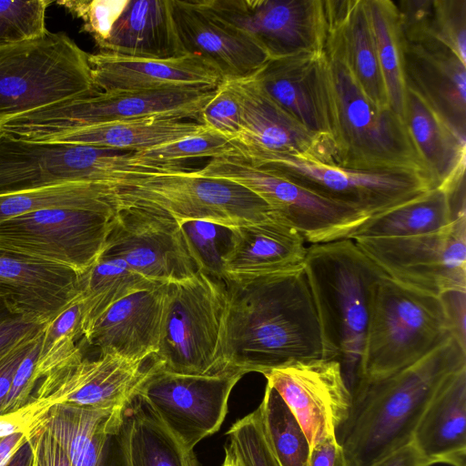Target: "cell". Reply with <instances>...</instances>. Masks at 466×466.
<instances>
[{"instance_id": "1", "label": "cell", "mask_w": 466, "mask_h": 466, "mask_svg": "<svg viewBox=\"0 0 466 466\" xmlns=\"http://www.w3.org/2000/svg\"><path fill=\"white\" fill-rule=\"evenodd\" d=\"M226 284L232 368L263 375L292 361L321 359L320 330L303 268Z\"/></svg>"}, {"instance_id": "2", "label": "cell", "mask_w": 466, "mask_h": 466, "mask_svg": "<svg viewBox=\"0 0 466 466\" xmlns=\"http://www.w3.org/2000/svg\"><path fill=\"white\" fill-rule=\"evenodd\" d=\"M466 367V349L451 338L412 365L367 381L335 432L349 466H370L412 442L415 430L444 381Z\"/></svg>"}, {"instance_id": "3", "label": "cell", "mask_w": 466, "mask_h": 466, "mask_svg": "<svg viewBox=\"0 0 466 466\" xmlns=\"http://www.w3.org/2000/svg\"><path fill=\"white\" fill-rule=\"evenodd\" d=\"M303 268L318 317L321 359L340 364L353 398L364 384L362 353L374 290L386 274L350 238L309 245Z\"/></svg>"}, {"instance_id": "21", "label": "cell", "mask_w": 466, "mask_h": 466, "mask_svg": "<svg viewBox=\"0 0 466 466\" xmlns=\"http://www.w3.org/2000/svg\"><path fill=\"white\" fill-rule=\"evenodd\" d=\"M144 362L112 352L96 360L79 357L39 380L36 398L95 410L126 408L146 375Z\"/></svg>"}, {"instance_id": "27", "label": "cell", "mask_w": 466, "mask_h": 466, "mask_svg": "<svg viewBox=\"0 0 466 466\" xmlns=\"http://www.w3.org/2000/svg\"><path fill=\"white\" fill-rule=\"evenodd\" d=\"M125 409L57 403L42 425L64 449L72 466H128L121 434Z\"/></svg>"}, {"instance_id": "29", "label": "cell", "mask_w": 466, "mask_h": 466, "mask_svg": "<svg viewBox=\"0 0 466 466\" xmlns=\"http://www.w3.org/2000/svg\"><path fill=\"white\" fill-rule=\"evenodd\" d=\"M325 7L326 41L338 47L365 95L380 108H390L366 0H325Z\"/></svg>"}, {"instance_id": "17", "label": "cell", "mask_w": 466, "mask_h": 466, "mask_svg": "<svg viewBox=\"0 0 466 466\" xmlns=\"http://www.w3.org/2000/svg\"><path fill=\"white\" fill-rule=\"evenodd\" d=\"M225 21L278 59L325 51V0H204Z\"/></svg>"}, {"instance_id": "49", "label": "cell", "mask_w": 466, "mask_h": 466, "mask_svg": "<svg viewBox=\"0 0 466 466\" xmlns=\"http://www.w3.org/2000/svg\"><path fill=\"white\" fill-rule=\"evenodd\" d=\"M54 404L46 398L34 396L23 407L9 412L0 413V438L23 432L30 436L39 427Z\"/></svg>"}, {"instance_id": "54", "label": "cell", "mask_w": 466, "mask_h": 466, "mask_svg": "<svg viewBox=\"0 0 466 466\" xmlns=\"http://www.w3.org/2000/svg\"><path fill=\"white\" fill-rule=\"evenodd\" d=\"M307 466H349L335 434L310 449Z\"/></svg>"}, {"instance_id": "38", "label": "cell", "mask_w": 466, "mask_h": 466, "mask_svg": "<svg viewBox=\"0 0 466 466\" xmlns=\"http://www.w3.org/2000/svg\"><path fill=\"white\" fill-rule=\"evenodd\" d=\"M161 285L131 269L118 258H100L79 275L82 299V337L94 321L120 299L140 290Z\"/></svg>"}, {"instance_id": "47", "label": "cell", "mask_w": 466, "mask_h": 466, "mask_svg": "<svg viewBox=\"0 0 466 466\" xmlns=\"http://www.w3.org/2000/svg\"><path fill=\"white\" fill-rule=\"evenodd\" d=\"M205 127L234 140L241 132V107L238 97L228 80L216 87L213 97L199 115Z\"/></svg>"}, {"instance_id": "19", "label": "cell", "mask_w": 466, "mask_h": 466, "mask_svg": "<svg viewBox=\"0 0 466 466\" xmlns=\"http://www.w3.org/2000/svg\"><path fill=\"white\" fill-rule=\"evenodd\" d=\"M185 55L199 57L223 80L251 76L270 57L248 33L217 15L204 0H171Z\"/></svg>"}, {"instance_id": "42", "label": "cell", "mask_w": 466, "mask_h": 466, "mask_svg": "<svg viewBox=\"0 0 466 466\" xmlns=\"http://www.w3.org/2000/svg\"><path fill=\"white\" fill-rule=\"evenodd\" d=\"M179 224L198 269L224 281L222 258L228 248L231 228L202 220Z\"/></svg>"}, {"instance_id": "32", "label": "cell", "mask_w": 466, "mask_h": 466, "mask_svg": "<svg viewBox=\"0 0 466 466\" xmlns=\"http://www.w3.org/2000/svg\"><path fill=\"white\" fill-rule=\"evenodd\" d=\"M403 120L434 188L465 173L466 138L408 86Z\"/></svg>"}, {"instance_id": "7", "label": "cell", "mask_w": 466, "mask_h": 466, "mask_svg": "<svg viewBox=\"0 0 466 466\" xmlns=\"http://www.w3.org/2000/svg\"><path fill=\"white\" fill-rule=\"evenodd\" d=\"M177 170L141 162L131 151L27 140L0 130V195L77 182L116 186Z\"/></svg>"}, {"instance_id": "12", "label": "cell", "mask_w": 466, "mask_h": 466, "mask_svg": "<svg viewBox=\"0 0 466 466\" xmlns=\"http://www.w3.org/2000/svg\"><path fill=\"white\" fill-rule=\"evenodd\" d=\"M197 174L238 183L262 198L310 245L350 238L369 218L238 155L211 158Z\"/></svg>"}, {"instance_id": "15", "label": "cell", "mask_w": 466, "mask_h": 466, "mask_svg": "<svg viewBox=\"0 0 466 466\" xmlns=\"http://www.w3.org/2000/svg\"><path fill=\"white\" fill-rule=\"evenodd\" d=\"M353 240L387 277L405 287L433 296L466 290V216L433 233Z\"/></svg>"}, {"instance_id": "48", "label": "cell", "mask_w": 466, "mask_h": 466, "mask_svg": "<svg viewBox=\"0 0 466 466\" xmlns=\"http://www.w3.org/2000/svg\"><path fill=\"white\" fill-rule=\"evenodd\" d=\"M42 335L34 343L17 366L2 413L15 410L31 401L34 398L33 391L38 382L35 377V366L40 350Z\"/></svg>"}, {"instance_id": "50", "label": "cell", "mask_w": 466, "mask_h": 466, "mask_svg": "<svg viewBox=\"0 0 466 466\" xmlns=\"http://www.w3.org/2000/svg\"><path fill=\"white\" fill-rule=\"evenodd\" d=\"M46 323L15 310L0 297V351L41 331Z\"/></svg>"}, {"instance_id": "44", "label": "cell", "mask_w": 466, "mask_h": 466, "mask_svg": "<svg viewBox=\"0 0 466 466\" xmlns=\"http://www.w3.org/2000/svg\"><path fill=\"white\" fill-rule=\"evenodd\" d=\"M421 35L443 44L466 64V0H431L422 31L404 36Z\"/></svg>"}, {"instance_id": "59", "label": "cell", "mask_w": 466, "mask_h": 466, "mask_svg": "<svg viewBox=\"0 0 466 466\" xmlns=\"http://www.w3.org/2000/svg\"><path fill=\"white\" fill-rule=\"evenodd\" d=\"M32 466H38V464H37L36 461L35 460V457H34V461H33Z\"/></svg>"}, {"instance_id": "6", "label": "cell", "mask_w": 466, "mask_h": 466, "mask_svg": "<svg viewBox=\"0 0 466 466\" xmlns=\"http://www.w3.org/2000/svg\"><path fill=\"white\" fill-rule=\"evenodd\" d=\"M451 338L450 323L438 296L383 277L374 290L365 336L364 384L412 365Z\"/></svg>"}, {"instance_id": "4", "label": "cell", "mask_w": 466, "mask_h": 466, "mask_svg": "<svg viewBox=\"0 0 466 466\" xmlns=\"http://www.w3.org/2000/svg\"><path fill=\"white\" fill-rule=\"evenodd\" d=\"M325 54L332 100L334 164L360 170H411L430 178L404 120L390 108H380L365 95L329 41H326Z\"/></svg>"}, {"instance_id": "14", "label": "cell", "mask_w": 466, "mask_h": 466, "mask_svg": "<svg viewBox=\"0 0 466 466\" xmlns=\"http://www.w3.org/2000/svg\"><path fill=\"white\" fill-rule=\"evenodd\" d=\"M245 374L236 368L212 375L179 374L152 360L136 398L194 450L200 441L219 430L230 393Z\"/></svg>"}, {"instance_id": "56", "label": "cell", "mask_w": 466, "mask_h": 466, "mask_svg": "<svg viewBox=\"0 0 466 466\" xmlns=\"http://www.w3.org/2000/svg\"><path fill=\"white\" fill-rule=\"evenodd\" d=\"M28 439L29 435L23 432L0 438V466H7L15 452Z\"/></svg>"}, {"instance_id": "26", "label": "cell", "mask_w": 466, "mask_h": 466, "mask_svg": "<svg viewBox=\"0 0 466 466\" xmlns=\"http://www.w3.org/2000/svg\"><path fill=\"white\" fill-rule=\"evenodd\" d=\"M79 293L74 270L0 245V297L15 310L46 323Z\"/></svg>"}, {"instance_id": "58", "label": "cell", "mask_w": 466, "mask_h": 466, "mask_svg": "<svg viewBox=\"0 0 466 466\" xmlns=\"http://www.w3.org/2000/svg\"><path fill=\"white\" fill-rule=\"evenodd\" d=\"M221 466H239L236 458L229 451L228 447L225 446V458Z\"/></svg>"}, {"instance_id": "8", "label": "cell", "mask_w": 466, "mask_h": 466, "mask_svg": "<svg viewBox=\"0 0 466 466\" xmlns=\"http://www.w3.org/2000/svg\"><path fill=\"white\" fill-rule=\"evenodd\" d=\"M167 293L161 344L151 360L166 370L187 375H212L231 369L226 282L198 270L167 284Z\"/></svg>"}, {"instance_id": "16", "label": "cell", "mask_w": 466, "mask_h": 466, "mask_svg": "<svg viewBox=\"0 0 466 466\" xmlns=\"http://www.w3.org/2000/svg\"><path fill=\"white\" fill-rule=\"evenodd\" d=\"M100 258L121 259L157 284L177 282L198 271L179 222L138 206L120 207Z\"/></svg>"}, {"instance_id": "23", "label": "cell", "mask_w": 466, "mask_h": 466, "mask_svg": "<svg viewBox=\"0 0 466 466\" xmlns=\"http://www.w3.org/2000/svg\"><path fill=\"white\" fill-rule=\"evenodd\" d=\"M167 306V284L135 292L109 307L83 337L100 353L145 362L159 350Z\"/></svg>"}, {"instance_id": "53", "label": "cell", "mask_w": 466, "mask_h": 466, "mask_svg": "<svg viewBox=\"0 0 466 466\" xmlns=\"http://www.w3.org/2000/svg\"><path fill=\"white\" fill-rule=\"evenodd\" d=\"M438 297L443 305L452 337L466 349V290H447Z\"/></svg>"}, {"instance_id": "33", "label": "cell", "mask_w": 466, "mask_h": 466, "mask_svg": "<svg viewBox=\"0 0 466 466\" xmlns=\"http://www.w3.org/2000/svg\"><path fill=\"white\" fill-rule=\"evenodd\" d=\"M205 127L191 119L157 116L85 127L42 141L137 152L198 134Z\"/></svg>"}, {"instance_id": "52", "label": "cell", "mask_w": 466, "mask_h": 466, "mask_svg": "<svg viewBox=\"0 0 466 466\" xmlns=\"http://www.w3.org/2000/svg\"><path fill=\"white\" fill-rule=\"evenodd\" d=\"M29 440L38 466H72L64 449L42 423L32 431Z\"/></svg>"}, {"instance_id": "5", "label": "cell", "mask_w": 466, "mask_h": 466, "mask_svg": "<svg viewBox=\"0 0 466 466\" xmlns=\"http://www.w3.org/2000/svg\"><path fill=\"white\" fill-rule=\"evenodd\" d=\"M89 54L66 33L0 44V126L54 104L96 94Z\"/></svg>"}, {"instance_id": "25", "label": "cell", "mask_w": 466, "mask_h": 466, "mask_svg": "<svg viewBox=\"0 0 466 466\" xmlns=\"http://www.w3.org/2000/svg\"><path fill=\"white\" fill-rule=\"evenodd\" d=\"M407 86L466 138V64L428 35L404 36Z\"/></svg>"}, {"instance_id": "43", "label": "cell", "mask_w": 466, "mask_h": 466, "mask_svg": "<svg viewBox=\"0 0 466 466\" xmlns=\"http://www.w3.org/2000/svg\"><path fill=\"white\" fill-rule=\"evenodd\" d=\"M226 434V446L239 466H280L267 439L258 407L234 422Z\"/></svg>"}, {"instance_id": "11", "label": "cell", "mask_w": 466, "mask_h": 466, "mask_svg": "<svg viewBox=\"0 0 466 466\" xmlns=\"http://www.w3.org/2000/svg\"><path fill=\"white\" fill-rule=\"evenodd\" d=\"M339 204L375 217L433 189L431 179L411 170H360L291 156L238 155Z\"/></svg>"}, {"instance_id": "24", "label": "cell", "mask_w": 466, "mask_h": 466, "mask_svg": "<svg viewBox=\"0 0 466 466\" xmlns=\"http://www.w3.org/2000/svg\"><path fill=\"white\" fill-rule=\"evenodd\" d=\"M306 243L300 233L273 210L264 219L232 228L222 258L224 281L240 283L301 268Z\"/></svg>"}, {"instance_id": "57", "label": "cell", "mask_w": 466, "mask_h": 466, "mask_svg": "<svg viewBox=\"0 0 466 466\" xmlns=\"http://www.w3.org/2000/svg\"><path fill=\"white\" fill-rule=\"evenodd\" d=\"M34 461V451L28 439L15 452L7 466H32Z\"/></svg>"}, {"instance_id": "34", "label": "cell", "mask_w": 466, "mask_h": 466, "mask_svg": "<svg viewBox=\"0 0 466 466\" xmlns=\"http://www.w3.org/2000/svg\"><path fill=\"white\" fill-rule=\"evenodd\" d=\"M121 434L128 466H199L194 450L137 398L124 410Z\"/></svg>"}, {"instance_id": "13", "label": "cell", "mask_w": 466, "mask_h": 466, "mask_svg": "<svg viewBox=\"0 0 466 466\" xmlns=\"http://www.w3.org/2000/svg\"><path fill=\"white\" fill-rule=\"evenodd\" d=\"M119 208H47L16 216L0 223V245L81 275L103 254Z\"/></svg>"}, {"instance_id": "20", "label": "cell", "mask_w": 466, "mask_h": 466, "mask_svg": "<svg viewBox=\"0 0 466 466\" xmlns=\"http://www.w3.org/2000/svg\"><path fill=\"white\" fill-rule=\"evenodd\" d=\"M228 81L241 107V132L233 140L234 154H277L334 164L332 147L311 134L278 105L254 75Z\"/></svg>"}, {"instance_id": "22", "label": "cell", "mask_w": 466, "mask_h": 466, "mask_svg": "<svg viewBox=\"0 0 466 466\" xmlns=\"http://www.w3.org/2000/svg\"><path fill=\"white\" fill-rule=\"evenodd\" d=\"M254 76L278 105L334 150L332 100L325 51L270 59Z\"/></svg>"}, {"instance_id": "40", "label": "cell", "mask_w": 466, "mask_h": 466, "mask_svg": "<svg viewBox=\"0 0 466 466\" xmlns=\"http://www.w3.org/2000/svg\"><path fill=\"white\" fill-rule=\"evenodd\" d=\"M82 299L80 293L66 308L46 323L35 366L39 381L50 372L83 357L76 339L82 336Z\"/></svg>"}, {"instance_id": "28", "label": "cell", "mask_w": 466, "mask_h": 466, "mask_svg": "<svg viewBox=\"0 0 466 466\" xmlns=\"http://www.w3.org/2000/svg\"><path fill=\"white\" fill-rule=\"evenodd\" d=\"M93 81L99 91L151 90L174 87L216 88L220 76L198 56L170 59L89 54Z\"/></svg>"}, {"instance_id": "9", "label": "cell", "mask_w": 466, "mask_h": 466, "mask_svg": "<svg viewBox=\"0 0 466 466\" xmlns=\"http://www.w3.org/2000/svg\"><path fill=\"white\" fill-rule=\"evenodd\" d=\"M216 88L174 87L98 91L12 118L0 130L16 137L42 141L85 127L141 117L167 116L196 119Z\"/></svg>"}, {"instance_id": "35", "label": "cell", "mask_w": 466, "mask_h": 466, "mask_svg": "<svg viewBox=\"0 0 466 466\" xmlns=\"http://www.w3.org/2000/svg\"><path fill=\"white\" fill-rule=\"evenodd\" d=\"M459 217L452 210L448 192L437 187L408 203L369 218L350 239L406 238L433 233L448 227Z\"/></svg>"}, {"instance_id": "30", "label": "cell", "mask_w": 466, "mask_h": 466, "mask_svg": "<svg viewBox=\"0 0 466 466\" xmlns=\"http://www.w3.org/2000/svg\"><path fill=\"white\" fill-rule=\"evenodd\" d=\"M99 52L151 59L185 56L172 14L171 0H128Z\"/></svg>"}, {"instance_id": "18", "label": "cell", "mask_w": 466, "mask_h": 466, "mask_svg": "<svg viewBox=\"0 0 466 466\" xmlns=\"http://www.w3.org/2000/svg\"><path fill=\"white\" fill-rule=\"evenodd\" d=\"M263 376L296 417L310 449L334 435L350 413L352 396L336 360H296Z\"/></svg>"}, {"instance_id": "39", "label": "cell", "mask_w": 466, "mask_h": 466, "mask_svg": "<svg viewBox=\"0 0 466 466\" xmlns=\"http://www.w3.org/2000/svg\"><path fill=\"white\" fill-rule=\"evenodd\" d=\"M264 431L280 466H307L310 446L296 417L270 386L258 406Z\"/></svg>"}, {"instance_id": "46", "label": "cell", "mask_w": 466, "mask_h": 466, "mask_svg": "<svg viewBox=\"0 0 466 466\" xmlns=\"http://www.w3.org/2000/svg\"><path fill=\"white\" fill-rule=\"evenodd\" d=\"M128 0H73L60 1L72 15L80 18L82 29L88 33L96 46L106 41L114 24L127 6Z\"/></svg>"}, {"instance_id": "31", "label": "cell", "mask_w": 466, "mask_h": 466, "mask_svg": "<svg viewBox=\"0 0 466 466\" xmlns=\"http://www.w3.org/2000/svg\"><path fill=\"white\" fill-rule=\"evenodd\" d=\"M412 443L434 464L466 466V367L450 376L436 392Z\"/></svg>"}, {"instance_id": "36", "label": "cell", "mask_w": 466, "mask_h": 466, "mask_svg": "<svg viewBox=\"0 0 466 466\" xmlns=\"http://www.w3.org/2000/svg\"><path fill=\"white\" fill-rule=\"evenodd\" d=\"M389 106L402 119L407 96L404 35L400 15L391 0H366Z\"/></svg>"}, {"instance_id": "51", "label": "cell", "mask_w": 466, "mask_h": 466, "mask_svg": "<svg viewBox=\"0 0 466 466\" xmlns=\"http://www.w3.org/2000/svg\"><path fill=\"white\" fill-rule=\"evenodd\" d=\"M43 329L0 351V413L5 405L17 366L42 335Z\"/></svg>"}, {"instance_id": "41", "label": "cell", "mask_w": 466, "mask_h": 466, "mask_svg": "<svg viewBox=\"0 0 466 466\" xmlns=\"http://www.w3.org/2000/svg\"><path fill=\"white\" fill-rule=\"evenodd\" d=\"M233 140L205 127L198 134L185 137L152 148L134 152L141 162L151 165H181L183 160L233 155Z\"/></svg>"}, {"instance_id": "45", "label": "cell", "mask_w": 466, "mask_h": 466, "mask_svg": "<svg viewBox=\"0 0 466 466\" xmlns=\"http://www.w3.org/2000/svg\"><path fill=\"white\" fill-rule=\"evenodd\" d=\"M50 0H0V44L39 37L48 30L46 12Z\"/></svg>"}, {"instance_id": "55", "label": "cell", "mask_w": 466, "mask_h": 466, "mask_svg": "<svg viewBox=\"0 0 466 466\" xmlns=\"http://www.w3.org/2000/svg\"><path fill=\"white\" fill-rule=\"evenodd\" d=\"M434 463L425 458L412 442L393 451L370 466H431Z\"/></svg>"}, {"instance_id": "37", "label": "cell", "mask_w": 466, "mask_h": 466, "mask_svg": "<svg viewBox=\"0 0 466 466\" xmlns=\"http://www.w3.org/2000/svg\"><path fill=\"white\" fill-rule=\"evenodd\" d=\"M120 208L116 185L77 182L0 195V223L47 208Z\"/></svg>"}, {"instance_id": "10", "label": "cell", "mask_w": 466, "mask_h": 466, "mask_svg": "<svg viewBox=\"0 0 466 466\" xmlns=\"http://www.w3.org/2000/svg\"><path fill=\"white\" fill-rule=\"evenodd\" d=\"M119 206L164 212L178 222L202 220L232 228L264 219L272 212L252 191L230 180L195 170L138 177L116 186Z\"/></svg>"}]
</instances>
